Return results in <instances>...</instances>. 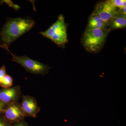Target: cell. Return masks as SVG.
<instances>
[{"label": "cell", "mask_w": 126, "mask_h": 126, "mask_svg": "<svg viewBox=\"0 0 126 126\" xmlns=\"http://www.w3.org/2000/svg\"><path fill=\"white\" fill-rule=\"evenodd\" d=\"M31 18H16L7 21L0 32L1 44L7 47L19 37L29 31L35 25Z\"/></svg>", "instance_id": "cell-1"}, {"label": "cell", "mask_w": 126, "mask_h": 126, "mask_svg": "<svg viewBox=\"0 0 126 126\" xmlns=\"http://www.w3.org/2000/svg\"><path fill=\"white\" fill-rule=\"evenodd\" d=\"M21 95L19 86L0 89V101L6 105L19 102Z\"/></svg>", "instance_id": "cell-8"}, {"label": "cell", "mask_w": 126, "mask_h": 126, "mask_svg": "<svg viewBox=\"0 0 126 126\" xmlns=\"http://www.w3.org/2000/svg\"><path fill=\"white\" fill-rule=\"evenodd\" d=\"M94 11L108 26L110 21L119 13L118 9L111 3L110 0L99 2Z\"/></svg>", "instance_id": "cell-6"}, {"label": "cell", "mask_w": 126, "mask_h": 126, "mask_svg": "<svg viewBox=\"0 0 126 126\" xmlns=\"http://www.w3.org/2000/svg\"><path fill=\"white\" fill-rule=\"evenodd\" d=\"M13 79L10 75L6 74L2 79L0 87L6 89L11 87L13 85Z\"/></svg>", "instance_id": "cell-11"}, {"label": "cell", "mask_w": 126, "mask_h": 126, "mask_svg": "<svg viewBox=\"0 0 126 126\" xmlns=\"http://www.w3.org/2000/svg\"><path fill=\"white\" fill-rule=\"evenodd\" d=\"M0 48L7 50L12 56V61L18 63L24 68L27 72L33 74L44 75L47 74L51 68L48 65L33 60L26 56H17L12 53L9 49V47L4 45H0Z\"/></svg>", "instance_id": "cell-4"}, {"label": "cell", "mask_w": 126, "mask_h": 126, "mask_svg": "<svg viewBox=\"0 0 126 126\" xmlns=\"http://www.w3.org/2000/svg\"><path fill=\"white\" fill-rule=\"evenodd\" d=\"M4 2V0H1L0 1V6L1 5H2L3 3Z\"/></svg>", "instance_id": "cell-17"}, {"label": "cell", "mask_w": 126, "mask_h": 126, "mask_svg": "<svg viewBox=\"0 0 126 126\" xmlns=\"http://www.w3.org/2000/svg\"><path fill=\"white\" fill-rule=\"evenodd\" d=\"M6 105V104L0 101V114L2 113V111H3Z\"/></svg>", "instance_id": "cell-15"}, {"label": "cell", "mask_w": 126, "mask_h": 126, "mask_svg": "<svg viewBox=\"0 0 126 126\" xmlns=\"http://www.w3.org/2000/svg\"><path fill=\"white\" fill-rule=\"evenodd\" d=\"M86 29L110 30L108 25L104 22L94 11L92 13L89 18L88 22Z\"/></svg>", "instance_id": "cell-9"}, {"label": "cell", "mask_w": 126, "mask_h": 126, "mask_svg": "<svg viewBox=\"0 0 126 126\" xmlns=\"http://www.w3.org/2000/svg\"><path fill=\"white\" fill-rule=\"evenodd\" d=\"M6 74V72L5 66L4 65H2L0 68V86L1 83L2 79Z\"/></svg>", "instance_id": "cell-13"}, {"label": "cell", "mask_w": 126, "mask_h": 126, "mask_svg": "<svg viewBox=\"0 0 126 126\" xmlns=\"http://www.w3.org/2000/svg\"><path fill=\"white\" fill-rule=\"evenodd\" d=\"M11 126H29L27 125V123L24 121L23 120L20 122L16 123L14 125Z\"/></svg>", "instance_id": "cell-14"}, {"label": "cell", "mask_w": 126, "mask_h": 126, "mask_svg": "<svg viewBox=\"0 0 126 126\" xmlns=\"http://www.w3.org/2000/svg\"><path fill=\"white\" fill-rule=\"evenodd\" d=\"M126 27V15L119 13L111 20L109 24V28L110 31L113 30L123 29Z\"/></svg>", "instance_id": "cell-10"}, {"label": "cell", "mask_w": 126, "mask_h": 126, "mask_svg": "<svg viewBox=\"0 0 126 126\" xmlns=\"http://www.w3.org/2000/svg\"><path fill=\"white\" fill-rule=\"evenodd\" d=\"M2 114L4 121L9 123H15L20 122L24 120L25 117L19 102L6 105Z\"/></svg>", "instance_id": "cell-5"}, {"label": "cell", "mask_w": 126, "mask_h": 126, "mask_svg": "<svg viewBox=\"0 0 126 126\" xmlns=\"http://www.w3.org/2000/svg\"><path fill=\"white\" fill-rule=\"evenodd\" d=\"M6 122H5L4 121L0 119V126H5L6 124Z\"/></svg>", "instance_id": "cell-16"}, {"label": "cell", "mask_w": 126, "mask_h": 126, "mask_svg": "<svg viewBox=\"0 0 126 126\" xmlns=\"http://www.w3.org/2000/svg\"><path fill=\"white\" fill-rule=\"evenodd\" d=\"M110 30L97 29H86L81 41L87 52L91 53L99 52L105 44Z\"/></svg>", "instance_id": "cell-2"}, {"label": "cell", "mask_w": 126, "mask_h": 126, "mask_svg": "<svg viewBox=\"0 0 126 126\" xmlns=\"http://www.w3.org/2000/svg\"><path fill=\"white\" fill-rule=\"evenodd\" d=\"M40 33L43 36L50 40L59 47H63L68 42L67 26L64 18L60 15L58 19L49 28Z\"/></svg>", "instance_id": "cell-3"}, {"label": "cell", "mask_w": 126, "mask_h": 126, "mask_svg": "<svg viewBox=\"0 0 126 126\" xmlns=\"http://www.w3.org/2000/svg\"><path fill=\"white\" fill-rule=\"evenodd\" d=\"M22 101L20 104L25 116L35 118L40 111L36 99L34 97L29 95H22Z\"/></svg>", "instance_id": "cell-7"}, {"label": "cell", "mask_w": 126, "mask_h": 126, "mask_svg": "<svg viewBox=\"0 0 126 126\" xmlns=\"http://www.w3.org/2000/svg\"><path fill=\"white\" fill-rule=\"evenodd\" d=\"M110 1L119 11L122 10L126 6V0H110Z\"/></svg>", "instance_id": "cell-12"}]
</instances>
